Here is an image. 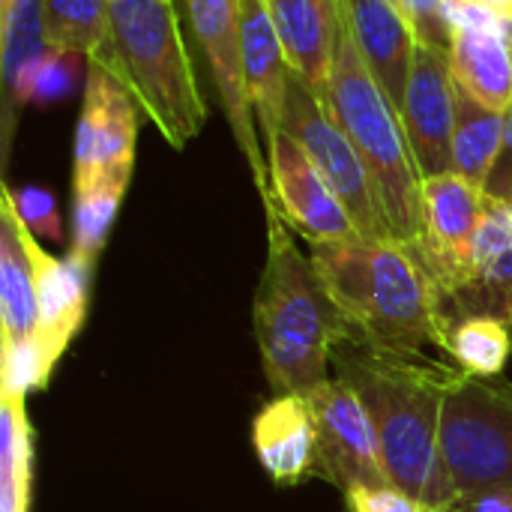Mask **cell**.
Listing matches in <instances>:
<instances>
[{
  "mask_svg": "<svg viewBox=\"0 0 512 512\" xmlns=\"http://www.w3.org/2000/svg\"><path fill=\"white\" fill-rule=\"evenodd\" d=\"M306 399L312 405L318 435L315 477L342 492L354 486H387L390 477L384 471L378 432L354 387L342 378H327Z\"/></svg>",
  "mask_w": 512,
  "mask_h": 512,
  "instance_id": "cell-9",
  "label": "cell"
},
{
  "mask_svg": "<svg viewBox=\"0 0 512 512\" xmlns=\"http://www.w3.org/2000/svg\"><path fill=\"white\" fill-rule=\"evenodd\" d=\"M264 213L267 261L252 306L261 366L276 396H309L330 378L333 345L345 330L312 255L300 252L288 222L270 201H264Z\"/></svg>",
  "mask_w": 512,
  "mask_h": 512,
  "instance_id": "cell-3",
  "label": "cell"
},
{
  "mask_svg": "<svg viewBox=\"0 0 512 512\" xmlns=\"http://www.w3.org/2000/svg\"><path fill=\"white\" fill-rule=\"evenodd\" d=\"M429 512H471V507H465V504H453V507H438V510H429Z\"/></svg>",
  "mask_w": 512,
  "mask_h": 512,
  "instance_id": "cell-36",
  "label": "cell"
},
{
  "mask_svg": "<svg viewBox=\"0 0 512 512\" xmlns=\"http://www.w3.org/2000/svg\"><path fill=\"white\" fill-rule=\"evenodd\" d=\"M321 105L357 147L393 240L417 249L423 240V174L417 168L399 111L372 78L351 36L348 15L339 33L330 87Z\"/></svg>",
  "mask_w": 512,
  "mask_h": 512,
  "instance_id": "cell-5",
  "label": "cell"
},
{
  "mask_svg": "<svg viewBox=\"0 0 512 512\" xmlns=\"http://www.w3.org/2000/svg\"><path fill=\"white\" fill-rule=\"evenodd\" d=\"M396 6L402 9L420 45L450 54L453 21L447 12V0H396Z\"/></svg>",
  "mask_w": 512,
  "mask_h": 512,
  "instance_id": "cell-29",
  "label": "cell"
},
{
  "mask_svg": "<svg viewBox=\"0 0 512 512\" xmlns=\"http://www.w3.org/2000/svg\"><path fill=\"white\" fill-rule=\"evenodd\" d=\"M9 189V186H6ZM9 198H12V207L18 213V219L39 237H48V240H60L63 231H60V213H57V201L51 192L39 189V186H24V189H9Z\"/></svg>",
  "mask_w": 512,
  "mask_h": 512,
  "instance_id": "cell-30",
  "label": "cell"
},
{
  "mask_svg": "<svg viewBox=\"0 0 512 512\" xmlns=\"http://www.w3.org/2000/svg\"><path fill=\"white\" fill-rule=\"evenodd\" d=\"M33 423L18 396H0V512H30Z\"/></svg>",
  "mask_w": 512,
  "mask_h": 512,
  "instance_id": "cell-24",
  "label": "cell"
},
{
  "mask_svg": "<svg viewBox=\"0 0 512 512\" xmlns=\"http://www.w3.org/2000/svg\"><path fill=\"white\" fill-rule=\"evenodd\" d=\"M453 21L450 69L459 90L477 102L512 108V21L477 0H447Z\"/></svg>",
  "mask_w": 512,
  "mask_h": 512,
  "instance_id": "cell-14",
  "label": "cell"
},
{
  "mask_svg": "<svg viewBox=\"0 0 512 512\" xmlns=\"http://www.w3.org/2000/svg\"><path fill=\"white\" fill-rule=\"evenodd\" d=\"M141 108L132 93L102 66L90 63L81 117L75 129L72 186L93 180L129 183L135 165Z\"/></svg>",
  "mask_w": 512,
  "mask_h": 512,
  "instance_id": "cell-10",
  "label": "cell"
},
{
  "mask_svg": "<svg viewBox=\"0 0 512 512\" xmlns=\"http://www.w3.org/2000/svg\"><path fill=\"white\" fill-rule=\"evenodd\" d=\"M123 180H93L84 186H72V249L75 255L96 264L99 252L105 249V240L111 234L114 216L126 195Z\"/></svg>",
  "mask_w": 512,
  "mask_h": 512,
  "instance_id": "cell-27",
  "label": "cell"
},
{
  "mask_svg": "<svg viewBox=\"0 0 512 512\" xmlns=\"http://www.w3.org/2000/svg\"><path fill=\"white\" fill-rule=\"evenodd\" d=\"M483 6H489L492 12H498L501 18H510L512 21V0H477Z\"/></svg>",
  "mask_w": 512,
  "mask_h": 512,
  "instance_id": "cell-35",
  "label": "cell"
},
{
  "mask_svg": "<svg viewBox=\"0 0 512 512\" xmlns=\"http://www.w3.org/2000/svg\"><path fill=\"white\" fill-rule=\"evenodd\" d=\"M51 48L42 27V0H0V72H3V162L9 159L15 114L33 102V81Z\"/></svg>",
  "mask_w": 512,
  "mask_h": 512,
  "instance_id": "cell-21",
  "label": "cell"
},
{
  "mask_svg": "<svg viewBox=\"0 0 512 512\" xmlns=\"http://www.w3.org/2000/svg\"><path fill=\"white\" fill-rule=\"evenodd\" d=\"M312 264L342 318V339L390 354H426L441 342L432 282L396 240L348 237L312 246Z\"/></svg>",
  "mask_w": 512,
  "mask_h": 512,
  "instance_id": "cell-2",
  "label": "cell"
},
{
  "mask_svg": "<svg viewBox=\"0 0 512 512\" xmlns=\"http://www.w3.org/2000/svg\"><path fill=\"white\" fill-rule=\"evenodd\" d=\"M333 366L375 423L390 483L429 510L459 504L441 444L444 402L459 369L429 354H390L351 339L333 345Z\"/></svg>",
  "mask_w": 512,
  "mask_h": 512,
  "instance_id": "cell-1",
  "label": "cell"
},
{
  "mask_svg": "<svg viewBox=\"0 0 512 512\" xmlns=\"http://www.w3.org/2000/svg\"><path fill=\"white\" fill-rule=\"evenodd\" d=\"M345 495L348 512H429L423 501L402 492L399 486H354Z\"/></svg>",
  "mask_w": 512,
  "mask_h": 512,
  "instance_id": "cell-31",
  "label": "cell"
},
{
  "mask_svg": "<svg viewBox=\"0 0 512 512\" xmlns=\"http://www.w3.org/2000/svg\"><path fill=\"white\" fill-rule=\"evenodd\" d=\"M237 12H240L246 87H249L255 120L264 135V147H267V141L285 129L291 66L282 51L273 18L267 12V3L264 0H237Z\"/></svg>",
  "mask_w": 512,
  "mask_h": 512,
  "instance_id": "cell-19",
  "label": "cell"
},
{
  "mask_svg": "<svg viewBox=\"0 0 512 512\" xmlns=\"http://www.w3.org/2000/svg\"><path fill=\"white\" fill-rule=\"evenodd\" d=\"M441 444L459 504L486 495L512 501V381L456 372L444 402Z\"/></svg>",
  "mask_w": 512,
  "mask_h": 512,
  "instance_id": "cell-6",
  "label": "cell"
},
{
  "mask_svg": "<svg viewBox=\"0 0 512 512\" xmlns=\"http://www.w3.org/2000/svg\"><path fill=\"white\" fill-rule=\"evenodd\" d=\"M75 54H57L51 51L48 60L42 63L36 81H33V99H45V96H60L69 84V66H72Z\"/></svg>",
  "mask_w": 512,
  "mask_h": 512,
  "instance_id": "cell-33",
  "label": "cell"
},
{
  "mask_svg": "<svg viewBox=\"0 0 512 512\" xmlns=\"http://www.w3.org/2000/svg\"><path fill=\"white\" fill-rule=\"evenodd\" d=\"M267 162H270V201L279 216L288 222L291 231L315 243H333L357 237V228L336 198L330 183L321 177L303 144L288 135L285 129L267 141Z\"/></svg>",
  "mask_w": 512,
  "mask_h": 512,
  "instance_id": "cell-12",
  "label": "cell"
},
{
  "mask_svg": "<svg viewBox=\"0 0 512 512\" xmlns=\"http://www.w3.org/2000/svg\"><path fill=\"white\" fill-rule=\"evenodd\" d=\"M438 333L462 318H498L512 330V204H486L465 270L456 282L435 291ZM441 348V342H438Z\"/></svg>",
  "mask_w": 512,
  "mask_h": 512,
  "instance_id": "cell-11",
  "label": "cell"
},
{
  "mask_svg": "<svg viewBox=\"0 0 512 512\" xmlns=\"http://www.w3.org/2000/svg\"><path fill=\"white\" fill-rule=\"evenodd\" d=\"M180 6L189 18L192 36L198 39L210 63V75L219 90L228 126L264 201L270 198V162L264 159V141L258 138V120L246 87L237 0H180Z\"/></svg>",
  "mask_w": 512,
  "mask_h": 512,
  "instance_id": "cell-8",
  "label": "cell"
},
{
  "mask_svg": "<svg viewBox=\"0 0 512 512\" xmlns=\"http://www.w3.org/2000/svg\"><path fill=\"white\" fill-rule=\"evenodd\" d=\"M285 132L303 144V150L309 153V159L315 162L321 177L330 183L336 198L345 204L357 234L366 240H393L387 216L375 195L372 177H369L357 147L342 132V126L327 114V108L309 90V84L300 81L294 72L288 81Z\"/></svg>",
  "mask_w": 512,
  "mask_h": 512,
  "instance_id": "cell-7",
  "label": "cell"
},
{
  "mask_svg": "<svg viewBox=\"0 0 512 512\" xmlns=\"http://www.w3.org/2000/svg\"><path fill=\"white\" fill-rule=\"evenodd\" d=\"M18 216V213H15ZM21 243L33 264V282H36V306H39V327L36 339L45 351V360L51 366L60 363L66 348L72 345L75 333L84 324L87 303H90V282H93V261L69 252L66 258L51 255L42 249L36 234L18 219Z\"/></svg>",
  "mask_w": 512,
  "mask_h": 512,
  "instance_id": "cell-16",
  "label": "cell"
},
{
  "mask_svg": "<svg viewBox=\"0 0 512 512\" xmlns=\"http://www.w3.org/2000/svg\"><path fill=\"white\" fill-rule=\"evenodd\" d=\"M39 327L33 264L18 234L9 189L0 186V339H30Z\"/></svg>",
  "mask_w": 512,
  "mask_h": 512,
  "instance_id": "cell-22",
  "label": "cell"
},
{
  "mask_svg": "<svg viewBox=\"0 0 512 512\" xmlns=\"http://www.w3.org/2000/svg\"><path fill=\"white\" fill-rule=\"evenodd\" d=\"M471 507V512H512V501L504 495H486V498H477L474 504H465Z\"/></svg>",
  "mask_w": 512,
  "mask_h": 512,
  "instance_id": "cell-34",
  "label": "cell"
},
{
  "mask_svg": "<svg viewBox=\"0 0 512 512\" xmlns=\"http://www.w3.org/2000/svg\"><path fill=\"white\" fill-rule=\"evenodd\" d=\"M450 363L468 378H501L512 357V330L498 318H462L441 336Z\"/></svg>",
  "mask_w": 512,
  "mask_h": 512,
  "instance_id": "cell-25",
  "label": "cell"
},
{
  "mask_svg": "<svg viewBox=\"0 0 512 512\" xmlns=\"http://www.w3.org/2000/svg\"><path fill=\"white\" fill-rule=\"evenodd\" d=\"M486 204V192L456 171L423 180V240L411 252L423 264L432 294L465 270Z\"/></svg>",
  "mask_w": 512,
  "mask_h": 512,
  "instance_id": "cell-13",
  "label": "cell"
},
{
  "mask_svg": "<svg viewBox=\"0 0 512 512\" xmlns=\"http://www.w3.org/2000/svg\"><path fill=\"white\" fill-rule=\"evenodd\" d=\"M87 63L111 72L174 150L204 129L207 105L174 0H111L105 42Z\"/></svg>",
  "mask_w": 512,
  "mask_h": 512,
  "instance_id": "cell-4",
  "label": "cell"
},
{
  "mask_svg": "<svg viewBox=\"0 0 512 512\" xmlns=\"http://www.w3.org/2000/svg\"><path fill=\"white\" fill-rule=\"evenodd\" d=\"M0 396L27 399V393L42 390L51 381L54 366L36 336L30 339H0Z\"/></svg>",
  "mask_w": 512,
  "mask_h": 512,
  "instance_id": "cell-28",
  "label": "cell"
},
{
  "mask_svg": "<svg viewBox=\"0 0 512 512\" xmlns=\"http://www.w3.org/2000/svg\"><path fill=\"white\" fill-rule=\"evenodd\" d=\"M345 15L372 78L402 117L417 51V36L411 24L405 21L396 0H345Z\"/></svg>",
  "mask_w": 512,
  "mask_h": 512,
  "instance_id": "cell-18",
  "label": "cell"
},
{
  "mask_svg": "<svg viewBox=\"0 0 512 512\" xmlns=\"http://www.w3.org/2000/svg\"><path fill=\"white\" fill-rule=\"evenodd\" d=\"M402 123L423 180L450 174L456 129V81L450 69V54L417 42Z\"/></svg>",
  "mask_w": 512,
  "mask_h": 512,
  "instance_id": "cell-15",
  "label": "cell"
},
{
  "mask_svg": "<svg viewBox=\"0 0 512 512\" xmlns=\"http://www.w3.org/2000/svg\"><path fill=\"white\" fill-rule=\"evenodd\" d=\"M486 198L492 201H504L512 204V108L507 111V132H504V144H501V153L492 165V174L483 186Z\"/></svg>",
  "mask_w": 512,
  "mask_h": 512,
  "instance_id": "cell-32",
  "label": "cell"
},
{
  "mask_svg": "<svg viewBox=\"0 0 512 512\" xmlns=\"http://www.w3.org/2000/svg\"><path fill=\"white\" fill-rule=\"evenodd\" d=\"M111 0H42L45 42L57 54L96 57L108 33Z\"/></svg>",
  "mask_w": 512,
  "mask_h": 512,
  "instance_id": "cell-26",
  "label": "cell"
},
{
  "mask_svg": "<svg viewBox=\"0 0 512 512\" xmlns=\"http://www.w3.org/2000/svg\"><path fill=\"white\" fill-rule=\"evenodd\" d=\"M312 405L300 393L273 396L252 423V447L276 486H300L318 474Z\"/></svg>",
  "mask_w": 512,
  "mask_h": 512,
  "instance_id": "cell-20",
  "label": "cell"
},
{
  "mask_svg": "<svg viewBox=\"0 0 512 512\" xmlns=\"http://www.w3.org/2000/svg\"><path fill=\"white\" fill-rule=\"evenodd\" d=\"M507 132V111H495L456 87L453 171L474 186H486Z\"/></svg>",
  "mask_w": 512,
  "mask_h": 512,
  "instance_id": "cell-23",
  "label": "cell"
},
{
  "mask_svg": "<svg viewBox=\"0 0 512 512\" xmlns=\"http://www.w3.org/2000/svg\"><path fill=\"white\" fill-rule=\"evenodd\" d=\"M291 72L324 102L345 24V0H264Z\"/></svg>",
  "mask_w": 512,
  "mask_h": 512,
  "instance_id": "cell-17",
  "label": "cell"
}]
</instances>
